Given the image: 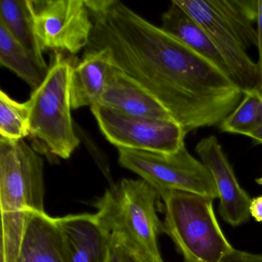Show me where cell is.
Segmentation results:
<instances>
[{
  "label": "cell",
  "mask_w": 262,
  "mask_h": 262,
  "mask_svg": "<svg viewBox=\"0 0 262 262\" xmlns=\"http://www.w3.org/2000/svg\"><path fill=\"white\" fill-rule=\"evenodd\" d=\"M85 52L105 50L118 70L152 95L187 134L219 125L244 96L231 77L119 0L90 4Z\"/></svg>",
  "instance_id": "obj_1"
},
{
  "label": "cell",
  "mask_w": 262,
  "mask_h": 262,
  "mask_svg": "<svg viewBox=\"0 0 262 262\" xmlns=\"http://www.w3.org/2000/svg\"><path fill=\"white\" fill-rule=\"evenodd\" d=\"M203 29L244 94L260 86L257 62L248 50L258 45L257 0H173Z\"/></svg>",
  "instance_id": "obj_2"
},
{
  "label": "cell",
  "mask_w": 262,
  "mask_h": 262,
  "mask_svg": "<svg viewBox=\"0 0 262 262\" xmlns=\"http://www.w3.org/2000/svg\"><path fill=\"white\" fill-rule=\"evenodd\" d=\"M75 64L66 53L53 52L45 79L29 99L32 147L49 159H68L80 143L73 125L70 100Z\"/></svg>",
  "instance_id": "obj_3"
},
{
  "label": "cell",
  "mask_w": 262,
  "mask_h": 262,
  "mask_svg": "<svg viewBox=\"0 0 262 262\" xmlns=\"http://www.w3.org/2000/svg\"><path fill=\"white\" fill-rule=\"evenodd\" d=\"M160 196L143 179H123L105 191L96 204L99 225L152 262H164L159 247L163 224L157 214Z\"/></svg>",
  "instance_id": "obj_4"
},
{
  "label": "cell",
  "mask_w": 262,
  "mask_h": 262,
  "mask_svg": "<svg viewBox=\"0 0 262 262\" xmlns=\"http://www.w3.org/2000/svg\"><path fill=\"white\" fill-rule=\"evenodd\" d=\"M165 206L163 231L185 262H221L233 249L222 231L211 198L186 191L159 193Z\"/></svg>",
  "instance_id": "obj_5"
},
{
  "label": "cell",
  "mask_w": 262,
  "mask_h": 262,
  "mask_svg": "<svg viewBox=\"0 0 262 262\" xmlns=\"http://www.w3.org/2000/svg\"><path fill=\"white\" fill-rule=\"evenodd\" d=\"M121 166L139 174L157 192L186 191L217 199L214 179L185 145L172 153L118 148Z\"/></svg>",
  "instance_id": "obj_6"
},
{
  "label": "cell",
  "mask_w": 262,
  "mask_h": 262,
  "mask_svg": "<svg viewBox=\"0 0 262 262\" xmlns=\"http://www.w3.org/2000/svg\"><path fill=\"white\" fill-rule=\"evenodd\" d=\"M44 164L24 139H0V210L4 213L45 212Z\"/></svg>",
  "instance_id": "obj_7"
},
{
  "label": "cell",
  "mask_w": 262,
  "mask_h": 262,
  "mask_svg": "<svg viewBox=\"0 0 262 262\" xmlns=\"http://www.w3.org/2000/svg\"><path fill=\"white\" fill-rule=\"evenodd\" d=\"M28 5L43 53L75 55L86 48L94 25L85 0H28Z\"/></svg>",
  "instance_id": "obj_8"
},
{
  "label": "cell",
  "mask_w": 262,
  "mask_h": 262,
  "mask_svg": "<svg viewBox=\"0 0 262 262\" xmlns=\"http://www.w3.org/2000/svg\"><path fill=\"white\" fill-rule=\"evenodd\" d=\"M91 111L105 139L118 148L172 153L185 145L186 133L176 121L125 116L99 104Z\"/></svg>",
  "instance_id": "obj_9"
},
{
  "label": "cell",
  "mask_w": 262,
  "mask_h": 262,
  "mask_svg": "<svg viewBox=\"0 0 262 262\" xmlns=\"http://www.w3.org/2000/svg\"><path fill=\"white\" fill-rule=\"evenodd\" d=\"M195 151L214 179L223 220L234 227L248 222L252 199L239 184L219 139L214 136L203 138L196 145Z\"/></svg>",
  "instance_id": "obj_10"
},
{
  "label": "cell",
  "mask_w": 262,
  "mask_h": 262,
  "mask_svg": "<svg viewBox=\"0 0 262 262\" xmlns=\"http://www.w3.org/2000/svg\"><path fill=\"white\" fill-rule=\"evenodd\" d=\"M70 262H107L112 237L95 214L56 217Z\"/></svg>",
  "instance_id": "obj_11"
},
{
  "label": "cell",
  "mask_w": 262,
  "mask_h": 262,
  "mask_svg": "<svg viewBox=\"0 0 262 262\" xmlns=\"http://www.w3.org/2000/svg\"><path fill=\"white\" fill-rule=\"evenodd\" d=\"M97 104L125 116L174 120L152 95L116 67Z\"/></svg>",
  "instance_id": "obj_12"
},
{
  "label": "cell",
  "mask_w": 262,
  "mask_h": 262,
  "mask_svg": "<svg viewBox=\"0 0 262 262\" xmlns=\"http://www.w3.org/2000/svg\"><path fill=\"white\" fill-rule=\"evenodd\" d=\"M16 262H70L56 217L27 213Z\"/></svg>",
  "instance_id": "obj_13"
},
{
  "label": "cell",
  "mask_w": 262,
  "mask_h": 262,
  "mask_svg": "<svg viewBox=\"0 0 262 262\" xmlns=\"http://www.w3.org/2000/svg\"><path fill=\"white\" fill-rule=\"evenodd\" d=\"M115 67L105 50L85 52L75 64L70 81L73 110L93 106L99 102L108 85Z\"/></svg>",
  "instance_id": "obj_14"
},
{
  "label": "cell",
  "mask_w": 262,
  "mask_h": 262,
  "mask_svg": "<svg viewBox=\"0 0 262 262\" xmlns=\"http://www.w3.org/2000/svg\"><path fill=\"white\" fill-rule=\"evenodd\" d=\"M161 28L231 78L225 60L203 29L192 16L178 6L173 0L168 10L162 14Z\"/></svg>",
  "instance_id": "obj_15"
},
{
  "label": "cell",
  "mask_w": 262,
  "mask_h": 262,
  "mask_svg": "<svg viewBox=\"0 0 262 262\" xmlns=\"http://www.w3.org/2000/svg\"><path fill=\"white\" fill-rule=\"evenodd\" d=\"M0 23L7 27L10 34L34 58L42 70L49 67L43 52L38 42L33 30L28 0H1Z\"/></svg>",
  "instance_id": "obj_16"
},
{
  "label": "cell",
  "mask_w": 262,
  "mask_h": 262,
  "mask_svg": "<svg viewBox=\"0 0 262 262\" xmlns=\"http://www.w3.org/2000/svg\"><path fill=\"white\" fill-rule=\"evenodd\" d=\"M0 63L16 73L33 90L40 85L47 72L42 70L34 58L10 34L0 23Z\"/></svg>",
  "instance_id": "obj_17"
},
{
  "label": "cell",
  "mask_w": 262,
  "mask_h": 262,
  "mask_svg": "<svg viewBox=\"0 0 262 262\" xmlns=\"http://www.w3.org/2000/svg\"><path fill=\"white\" fill-rule=\"evenodd\" d=\"M262 125V95L259 89L244 94L240 103L219 125L220 131L247 136Z\"/></svg>",
  "instance_id": "obj_18"
},
{
  "label": "cell",
  "mask_w": 262,
  "mask_h": 262,
  "mask_svg": "<svg viewBox=\"0 0 262 262\" xmlns=\"http://www.w3.org/2000/svg\"><path fill=\"white\" fill-rule=\"evenodd\" d=\"M30 102H18L0 91V136L17 141L30 136Z\"/></svg>",
  "instance_id": "obj_19"
},
{
  "label": "cell",
  "mask_w": 262,
  "mask_h": 262,
  "mask_svg": "<svg viewBox=\"0 0 262 262\" xmlns=\"http://www.w3.org/2000/svg\"><path fill=\"white\" fill-rule=\"evenodd\" d=\"M113 237L116 240L119 248L120 262H152L126 242L116 237Z\"/></svg>",
  "instance_id": "obj_20"
},
{
  "label": "cell",
  "mask_w": 262,
  "mask_h": 262,
  "mask_svg": "<svg viewBox=\"0 0 262 262\" xmlns=\"http://www.w3.org/2000/svg\"><path fill=\"white\" fill-rule=\"evenodd\" d=\"M221 262H262V254H252L233 248Z\"/></svg>",
  "instance_id": "obj_21"
},
{
  "label": "cell",
  "mask_w": 262,
  "mask_h": 262,
  "mask_svg": "<svg viewBox=\"0 0 262 262\" xmlns=\"http://www.w3.org/2000/svg\"><path fill=\"white\" fill-rule=\"evenodd\" d=\"M257 33H258V45H257V50H258V65L259 72H260V82L259 90L260 94L262 95V0H257Z\"/></svg>",
  "instance_id": "obj_22"
},
{
  "label": "cell",
  "mask_w": 262,
  "mask_h": 262,
  "mask_svg": "<svg viewBox=\"0 0 262 262\" xmlns=\"http://www.w3.org/2000/svg\"><path fill=\"white\" fill-rule=\"evenodd\" d=\"M250 214L254 220L262 222V195L251 199Z\"/></svg>",
  "instance_id": "obj_23"
},
{
  "label": "cell",
  "mask_w": 262,
  "mask_h": 262,
  "mask_svg": "<svg viewBox=\"0 0 262 262\" xmlns=\"http://www.w3.org/2000/svg\"><path fill=\"white\" fill-rule=\"evenodd\" d=\"M107 262H120L119 248L116 240L113 237H112L111 247H110V254H108Z\"/></svg>",
  "instance_id": "obj_24"
},
{
  "label": "cell",
  "mask_w": 262,
  "mask_h": 262,
  "mask_svg": "<svg viewBox=\"0 0 262 262\" xmlns=\"http://www.w3.org/2000/svg\"><path fill=\"white\" fill-rule=\"evenodd\" d=\"M248 137L251 139L256 145H262V125L251 134L248 135Z\"/></svg>",
  "instance_id": "obj_25"
},
{
  "label": "cell",
  "mask_w": 262,
  "mask_h": 262,
  "mask_svg": "<svg viewBox=\"0 0 262 262\" xmlns=\"http://www.w3.org/2000/svg\"><path fill=\"white\" fill-rule=\"evenodd\" d=\"M256 182H257V184H259V185H262V170L261 174H260V176L256 179Z\"/></svg>",
  "instance_id": "obj_26"
}]
</instances>
